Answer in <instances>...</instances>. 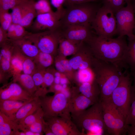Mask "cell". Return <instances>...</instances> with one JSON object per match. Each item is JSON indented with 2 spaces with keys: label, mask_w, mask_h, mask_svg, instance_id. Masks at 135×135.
<instances>
[{
  "label": "cell",
  "mask_w": 135,
  "mask_h": 135,
  "mask_svg": "<svg viewBox=\"0 0 135 135\" xmlns=\"http://www.w3.org/2000/svg\"><path fill=\"white\" fill-rule=\"evenodd\" d=\"M63 89L62 86L60 84H53L49 87L48 90V92H52L54 93L62 92Z\"/></svg>",
  "instance_id": "45"
},
{
  "label": "cell",
  "mask_w": 135,
  "mask_h": 135,
  "mask_svg": "<svg viewBox=\"0 0 135 135\" xmlns=\"http://www.w3.org/2000/svg\"><path fill=\"white\" fill-rule=\"evenodd\" d=\"M126 62L132 72L135 70V38L129 41Z\"/></svg>",
  "instance_id": "31"
},
{
  "label": "cell",
  "mask_w": 135,
  "mask_h": 135,
  "mask_svg": "<svg viewBox=\"0 0 135 135\" xmlns=\"http://www.w3.org/2000/svg\"><path fill=\"white\" fill-rule=\"evenodd\" d=\"M54 64L55 68L57 70L65 74V70L64 66L61 62L59 57L57 55L54 57Z\"/></svg>",
  "instance_id": "44"
},
{
  "label": "cell",
  "mask_w": 135,
  "mask_h": 135,
  "mask_svg": "<svg viewBox=\"0 0 135 135\" xmlns=\"http://www.w3.org/2000/svg\"><path fill=\"white\" fill-rule=\"evenodd\" d=\"M133 77V83L132 86V90L135 92V70L132 72Z\"/></svg>",
  "instance_id": "51"
},
{
  "label": "cell",
  "mask_w": 135,
  "mask_h": 135,
  "mask_svg": "<svg viewBox=\"0 0 135 135\" xmlns=\"http://www.w3.org/2000/svg\"><path fill=\"white\" fill-rule=\"evenodd\" d=\"M127 132L129 135H135V126L127 125Z\"/></svg>",
  "instance_id": "49"
},
{
  "label": "cell",
  "mask_w": 135,
  "mask_h": 135,
  "mask_svg": "<svg viewBox=\"0 0 135 135\" xmlns=\"http://www.w3.org/2000/svg\"><path fill=\"white\" fill-rule=\"evenodd\" d=\"M0 26L5 31L7 30L12 23L11 14L8 11H0Z\"/></svg>",
  "instance_id": "40"
},
{
  "label": "cell",
  "mask_w": 135,
  "mask_h": 135,
  "mask_svg": "<svg viewBox=\"0 0 135 135\" xmlns=\"http://www.w3.org/2000/svg\"><path fill=\"white\" fill-rule=\"evenodd\" d=\"M14 40L21 52L26 56L33 59L40 51L35 45L26 38Z\"/></svg>",
  "instance_id": "21"
},
{
  "label": "cell",
  "mask_w": 135,
  "mask_h": 135,
  "mask_svg": "<svg viewBox=\"0 0 135 135\" xmlns=\"http://www.w3.org/2000/svg\"><path fill=\"white\" fill-rule=\"evenodd\" d=\"M103 6L111 10L115 14L119 10L124 6V0H102Z\"/></svg>",
  "instance_id": "34"
},
{
  "label": "cell",
  "mask_w": 135,
  "mask_h": 135,
  "mask_svg": "<svg viewBox=\"0 0 135 135\" xmlns=\"http://www.w3.org/2000/svg\"><path fill=\"white\" fill-rule=\"evenodd\" d=\"M94 79V77L91 68L79 70L76 71L74 82L77 85L84 82H92Z\"/></svg>",
  "instance_id": "30"
},
{
  "label": "cell",
  "mask_w": 135,
  "mask_h": 135,
  "mask_svg": "<svg viewBox=\"0 0 135 135\" xmlns=\"http://www.w3.org/2000/svg\"><path fill=\"white\" fill-rule=\"evenodd\" d=\"M45 120L55 135H84L78 128L71 116L53 117Z\"/></svg>",
  "instance_id": "11"
},
{
  "label": "cell",
  "mask_w": 135,
  "mask_h": 135,
  "mask_svg": "<svg viewBox=\"0 0 135 135\" xmlns=\"http://www.w3.org/2000/svg\"><path fill=\"white\" fill-rule=\"evenodd\" d=\"M131 103L126 120V124L135 126V92L132 90Z\"/></svg>",
  "instance_id": "36"
},
{
  "label": "cell",
  "mask_w": 135,
  "mask_h": 135,
  "mask_svg": "<svg viewBox=\"0 0 135 135\" xmlns=\"http://www.w3.org/2000/svg\"><path fill=\"white\" fill-rule=\"evenodd\" d=\"M45 70L36 69L32 75L35 85L37 89L35 95H38L40 92L41 87L43 83L44 74Z\"/></svg>",
  "instance_id": "35"
},
{
  "label": "cell",
  "mask_w": 135,
  "mask_h": 135,
  "mask_svg": "<svg viewBox=\"0 0 135 135\" xmlns=\"http://www.w3.org/2000/svg\"><path fill=\"white\" fill-rule=\"evenodd\" d=\"M61 77H54L53 84H60V81Z\"/></svg>",
  "instance_id": "52"
},
{
  "label": "cell",
  "mask_w": 135,
  "mask_h": 135,
  "mask_svg": "<svg viewBox=\"0 0 135 135\" xmlns=\"http://www.w3.org/2000/svg\"><path fill=\"white\" fill-rule=\"evenodd\" d=\"M44 133L46 135H55L48 124L44 131Z\"/></svg>",
  "instance_id": "50"
},
{
  "label": "cell",
  "mask_w": 135,
  "mask_h": 135,
  "mask_svg": "<svg viewBox=\"0 0 135 135\" xmlns=\"http://www.w3.org/2000/svg\"><path fill=\"white\" fill-rule=\"evenodd\" d=\"M13 49L8 47L2 55L0 54V82L5 83L10 77L12 76L10 71V62Z\"/></svg>",
  "instance_id": "19"
},
{
  "label": "cell",
  "mask_w": 135,
  "mask_h": 135,
  "mask_svg": "<svg viewBox=\"0 0 135 135\" xmlns=\"http://www.w3.org/2000/svg\"><path fill=\"white\" fill-rule=\"evenodd\" d=\"M62 12L58 11L37 15L30 26L33 32L60 28V20Z\"/></svg>",
  "instance_id": "13"
},
{
  "label": "cell",
  "mask_w": 135,
  "mask_h": 135,
  "mask_svg": "<svg viewBox=\"0 0 135 135\" xmlns=\"http://www.w3.org/2000/svg\"><path fill=\"white\" fill-rule=\"evenodd\" d=\"M132 86L130 75L126 70L110 98L126 120L131 104Z\"/></svg>",
  "instance_id": "5"
},
{
  "label": "cell",
  "mask_w": 135,
  "mask_h": 135,
  "mask_svg": "<svg viewBox=\"0 0 135 135\" xmlns=\"http://www.w3.org/2000/svg\"><path fill=\"white\" fill-rule=\"evenodd\" d=\"M30 100L22 102L0 100V112L14 120L15 115L18 110Z\"/></svg>",
  "instance_id": "22"
},
{
  "label": "cell",
  "mask_w": 135,
  "mask_h": 135,
  "mask_svg": "<svg viewBox=\"0 0 135 135\" xmlns=\"http://www.w3.org/2000/svg\"><path fill=\"white\" fill-rule=\"evenodd\" d=\"M40 99L44 119L53 117L71 116L68 96L62 92L55 93L52 96H45Z\"/></svg>",
  "instance_id": "7"
},
{
  "label": "cell",
  "mask_w": 135,
  "mask_h": 135,
  "mask_svg": "<svg viewBox=\"0 0 135 135\" xmlns=\"http://www.w3.org/2000/svg\"><path fill=\"white\" fill-rule=\"evenodd\" d=\"M94 56L88 45L81 43L76 53L69 60V63L75 70L91 68Z\"/></svg>",
  "instance_id": "14"
},
{
  "label": "cell",
  "mask_w": 135,
  "mask_h": 135,
  "mask_svg": "<svg viewBox=\"0 0 135 135\" xmlns=\"http://www.w3.org/2000/svg\"><path fill=\"white\" fill-rule=\"evenodd\" d=\"M91 24L73 25L60 28L62 38L76 43H87L94 35Z\"/></svg>",
  "instance_id": "12"
},
{
  "label": "cell",
  "mask_w": 135,
  "mask_h": 135,
  "mask_svg": "<svg viewBox=\"0 0 135 135\" xmlns=\"http://www.w3.org/2000/svg\"><path fill=\"white\" fill-rule=\"evenodd\" d=\"M65 70V75L70 82H74L76 71L74 70L70 65L69 62L66 58L57 54Z\"/></svg>",
  "instance_id": "32"
},
{
  "label": "cell",
  "mask_w": 135,
  "mask_h": 135,
  "mask_svg": "<svg viewBox=\"0 0 135 135\" xmlns=\"http://www.w3.org/2000/svg\"><path fill=\"white\" fill-rule=\"evenodd\" d=\"M48 124L44 117H42L36 120L29 128L28 130L35 133H39L43 134Z\"/></svg>",
  "instance_id": "38"
},
{
  "label": "cell",
  "mask_w": 135,
  "mask_h": 135,
  "mask_svg": "<svg viewBox=\"0 0 135 135\" xmlns=\"http://www.w3.org/2000/svg\"><path fill=\"white\" fill-rule=\"evenodd\" d=\"M99 101L102 107L105 131L110 135L125 134L127 132L126 120L110 98Z\"/></svg>",
  "instance_id": "6"
},
{
  "label": "cell",
  "mask_w": 135,
  "mask_h": 135,
  "mask_svg": "<svg viewBox=\"0 0 135 135\" xmlns=\"http://www.w3.org/2000/svg\"><path fill=\"white\" fill-rule=\"evenodd\" d=\"M34 7L37 15L53 11L48 0H39L35 2Z\"/></svg>",
  "instance_id": "37"
},
{
  "label": "cell",
  "mask_w": 135,
  "mask_h": 135,
  "mask_svg": "<svg viewBox=\"0 0 135 135\" xmlns=\"http://www.w3.org/2000/svg\"><path fill=\"white\" fill-rule=\"evenodd\" d=\"M134 34L135 35V23L134 28Z\"/></svg>",
  "instance_id": "55"
},
{
  "label": "cell",
  "mask_w": 135,
  "mask_h": 135,
  "mask_svg": "<svg viewBox=\"0 0 135 135\" xmlns=\"http://www.w3.org/2000/svg\"><path fill=\"white\" fill-rule=\"evenodd\" d=\"M44 117V112L42 107L35 112L26 118L24 120L18 124L19 130H28L29 127L38 120Z\"/></svg>",
  "instance_id": "29"
},
{
  "label": "cell",
  "mask_w": 135,
  "mask_h": 135,
  "mask_svg": "<svg viewBox=\"0 0 135 135\" xmlns=\"http://www.w3.org/2000/svg\"><path fill=\"white\" fill-rule=\"evenodd\" d=\"M90 68L100 89L99 100L110 98L120 81L123 73L122 69L95 57Z\"/></svg>",
  "instance_id": "2"
},
{
  "label": "cell",
  "mask_w": 135,
  "mask_h": 135,
  "mask_svg": "<svg viewBox=\"0 0 135 135\" xmlns=\"http://www.w3.org/2000/svg\"><path fill=\"white\" fill-rule=\"evenodd\" d=\"M130 2L133 6L135 14V0H132Z\"/></svg>",
  "instance_id": "53"
},
{
  "label": "cell",
  "mask_w": 135,
  "mask_h": 135,
  "mask_svg": "<svg viewBox=\"0 0 135 135\" xmlns=\"http://www.w3.org/2000/svg\"><path fill=\"white\" fill-rule=\"evenodd\" d=\"M64 0H51L52 4L58 8L57 10H61V5L64 3Z\"/></svg>",
  "instance_id": "48"
},
{
  "label": "cell",
  "mask_w": 135,
  "mask_h": 135,
  "mask_svg": "<svg viewBox=\"0 0 135 135\" xmlns=\"http://www.w3.org/2000/svg\"><path fill=\"white\" fill-rule=\"evenodd\" d=\"M72 118L79 130L85 135V132L87 134H102L105 131L103 110L99 101L78 116Z\"/></svg>",
  "instance_id": "3"
},
{
  "label": "cell",
  "mask_w": 135,
  "mask_h": 135,
  "mask_svg": "<svg viewBox=\"0 0 135 135\" xmlns=\"http://www.w3.org/2000/svg\"><path fill=\"white\" fill-rule=\"evenodd\" d=\"M124 36L113 38L94 35L87 44L95 58L114 64L122 69L126 68H128L126 62L128 44Z\"/></svg>",
  "instance_id": "1"
},
{
  "label": "cell",
  "mask_w": 135,
  "mask_h": 135,
  "mask_svg": "<svg viewBox=\"0 0 135 135\" xmlns=\"http://www.w3.org/2000/svg\"><path fill=\"white\" fill-rule=\"evenodd\" d=\"M24 37L32 42L40 51L55 57L57 54L59 43L62 37L59 29L38 32H29Z\"/></svg>",
  "instance_id": "8"
},
{
  "label": "cell",
  "mask_w": 135,
  "mask_h": 135,
  "mask_svg": "<svg viewBox=\"0 0 135 135\" xmlns=\"http://www.w3.org/2000/svg\"><path fill=\"white\" fill-rule=\"evenodd\" d=\"M54 57L52 54L40 51L33 60L37 69L45 70L54 64Z\"/></svg>",
  "instance_id": "26"
},
{
  "label": "cell",
  "mask_w": 135,
  "mask_h": 135,
  "mask_svg": "<svg viewBox=\"0 0 135 135\" xmlns=\"http://www.w3.org/2000/svg\"><path fill=\"white\" fill-rule=\"evenodd\" d=\"M79 92L95 103L99 101L100 91L98 85L94 79L92 81L77 85Z\"/></svg>",
  "instance_id": "18"
},
{
  "label": "cell",
  "mask_w": 135,
  "mask_h": 135,
  "mask_svg": "<svg viewBox=\"0 0 135 135\" xmlns=\"http://www.w3.org/2000/svg\"><path fill=\"white\" fill-rule=\"evenodd\" d=\"M10 62V71L12 77L23 73V54L15 44Z\"/></svg>",
  "instance_id": "24"
},
{
  "label": "cell",
  "mask_w": 135,
  "mask_h": 135,
  "mask_svg": "<svg viewBox=\"0 0 135 135\" xmlns=\"http://www.w3.org/2000/svg\"><path fill=\"white\" fill-rule=\"evenodd\" d=\"M25 28L20 24H16L14 33L10 39L15 40L24 37L29 32Z\"/></svg>",
  "instance_id": "42"
},
{
  "label": "cell",
  "mask_w": 135,
  "mask_h": 135,
  "mask_svg": "<svg viewBox=\"0 0 135 135\" xmlns=\"http://www.w3.org/2000/svg\"><path fill=\"white\" fill-rule=\"evenodd\" d=\"M30 0H22L12 10V23L18 24L21 20Z\"/></svg>",
  "instance_id": "28"
},
{
  "label": "cell",
  "mask_w": 135,
  "mask_h": 135,
  "mask_svg": "<svg viewBox=\"0 0 135 135\" xmlns=\"http://www.w3.org/2000/svg\"><path fill=\"white\" fill-rule=\"evenodd\" d=\"M22 60L23 73L32 75L37 69L33 59L23 54Z\"/></svg>",
  "instance_id": "33"
},
{
  "label": "cell",
  "mask_w": 135,
  "mask_h": 135,
  "mask_svg": "<svg viewBox=\"0 0 135 135\" xmlns=\"http://www.w3.org/2000/svg\"><path fill=\"white\" fill-rule=\"evenodd\" d=\"M89 2L68 6L60 20V28L68 26L91 24L100 7Z\"/></svg>",
  "instance_id": "4"
},
{
  "label": "cell",
  "mask_w": 135,
  "mask_h": 135,
  "mask_svg": "<svg viewBox=\"0 0 135 135\" xmlns=\"http://www.w3.org/2000/svg\"><path fill=\"white\" fill-rule=\"evenodd\" d=\"M98 0H64V3L66 6L74 4L89 2H95Z\"/></svg>",
  "instance_id": "43"
},
{
  "label": "cell",
  "mask_w": 135,
  "mask_h": 135,
  "mask_svg": "<svg viewBox=\"0 0 135 135\" xmlns=\"http://www.w3.org/2000/svg\"><path fill=\"white\" fill-rule=\"evenodd\" d=\"M91 25L97 36L103 38H112L116 34L117 26L114 14L102 6L98 10Z\"/></svg>",
  "instance_id": "9"
},
{
  "label": "cell",
  "mask_w": 135,
  "mask_h": 135,
  "mask_svg": "<svg viewBox=\"0 0 135 135\" xmlns=\"http://www.w3.org/2000/svg\"><path fill=\"white\" fill-rule=\"evenodd\" d=\"M35 2L30 0L21 20L18 24L24 28L30 27L37 14L34 7Z\"/></svg>",
  "instance_id": "27"
},
{
  "label": "cell",
  "mask_w": 135,
  "mask_h": 135,
  "mask_svg": "<svg viewBox=\"0 0 135 135\" xmlns=\"http://www.w3.org/2000/svg\"><path fill=\"white\" fill-rule=\"evenodd\" d=\"M81 43L76 44L62 37L59 43L57 54L66 58L73 55L76 52Z\"/></svg>",
  "instance_id": "25"
},
{
  "label": "cell",
  "mask_w": 135,
  "mask_h": 135,
  "mask_svg": "<svg viewBox=\"0 0 135 135\" xmlns=\"http://www.w3.org/2000/svg\"><path fill=\"white\" fill-rule=\"evenodd\" d=\"M8 38L7 32L4 30L0 26V46L4 43Z\"/></svg>",
  "instance_id": "46"
},
{
  "label": "cell",
  "mask_w": 135,
  "mask_h": 135,
  "mask_svg": "<svg viewBox=\"0 0 135 135\" xmlns=\"http://www.w3.org/2000/svg\"><path fill=\"white\" fill-rule=\"evenodd\" d=\"M68 98L69 110L72 118L78 116L95 103L81 93L77 87L70 89Z\"/></svg>",
  "instance_id": "15"
},
{
  "label": "cell",
  "mask_w": 135,
  "mask_h": 135,
  "mask_svg": "<svg viewBox=\"0 0 135 135\" xmlns=\"http://www.w3.org/2000/svg\"><path fill=\"white\" fill-rule=\"evenodd\" d=\"M50 68L46 70L44 72L43 83L41 88L42 91L47 92H48L47 88L49 87L53 84L54 78Z\"/></svg>",
  "instance_id": "39"
},
{
  "label": "cell",
  "mask_w": 135,
  "mask_h": 135,
  "mask_svg": "<svg viewBox=\"0 0 135 135\" xmlns=\"http://www.w3.org/2000/svg\"><path fill=\"white\" fill-rule=\"evenodd\" d=\"M132 0H124L126 4L130 2Z\"/></svg>",
  "instance_id": "54"
},
{
  "label": "cell",
  "mask_w": 135,
  "mask_h": 135,
  "mask_svg": "<svg viewBox=\"0 0 135 135\" xmlns=\"http://www.w3.org/2000/svg\"><path fill=\"white\" fill-rule=\"evenodd\" d=\"M19 124L0 112V135H17Z\"/></svg>",
  "instance_id": "20"
},
{
  "label": "cell",
  "mask_w": 135,
  "mask_h": 135,
  "mask_svg": "<svg viewBox=\"0 0 135 135\" xmlns=\"http://www.w3.org/2000/svg\"><path fill=\"white\" fill-rule=\"evenodd\" d=\"M41 107L40 98L39 97L35 96L18 110L14 120L19 124Z\"/></svg>",
  "instance_id": "17"
},
{
  "label": "cell",
  "mask_w": 135,
  "mask_h": 135,
  "mask_svg": "<svg viewBox=\"0 0 135 135\" xmlns=\"http://www.w3.org/2000/svg\"><path fill=\"white\" fill-rule=\"evenodd\" d=\"M34 96L24 89L18 83L13 81L8 84H5L0 89V100L26 102Z\"/></svg>",
  "instance_id": "16"
},
{
  "label": "cell",
  "mask_w": 135,
  "mask_h": 135,
  "mask_svg": "<svg viewBox=\"0 0 135 135\" xmlns=\"http://www.w3.org/2000/svg\"><path fill=\"white\" fill-rule=\"evenodd\" d=\"M12 78L13 82L18 83L24 89L35 96L37 89L31 75L22 73L12 77Z\"/></svg>",
  "instance_id": "23"
},
{
  "label": "cell",
  "mask_w": 135,
  "mask_h": 135,
  "mask_svg": "<svg viewBox=\"0 0 135 135\" xmlns=\"http://www.w3.org/2000/svg\"><path fill=\"white\" fill-rule=\"evenodd\" d=\"M16 24L12 23L9 27L7 31L8 38H10L12 36L15 30Z\"/></svg>",
  "instance_id": "47"
},
{
  "label": "cell",
  "mask_w": 135,
  "mask_h": 135,
  "mask_svg": "<svg viewBox=\"0 0 135 135\" xmlns=\"http://www.w3.org/2000/svg\"><path fill=\"white\" fill-rule=\"evenodd\" d=\"M126 4V6L119 10L115 14L117 24L116 34L120 37L126 36L130 41L135 38L134 33L135 13L131 3Z\"/></svg>",
  "instance_id": "10"
},
{
  "label": "cell",
  "mask_w": 135,
  "mask_h": 135,
  "mask_svg": "<svg viewBox=\"0 0 135 135\" xmlns=\"http://www.w3.org/2000/svg\"><path fill=\"white\" fill-rule=\"evenodd\" d=\"M22 0H0V11H8L12 9Z\"/></svg>",
  "instance_id": "41"
}]
</instances>
